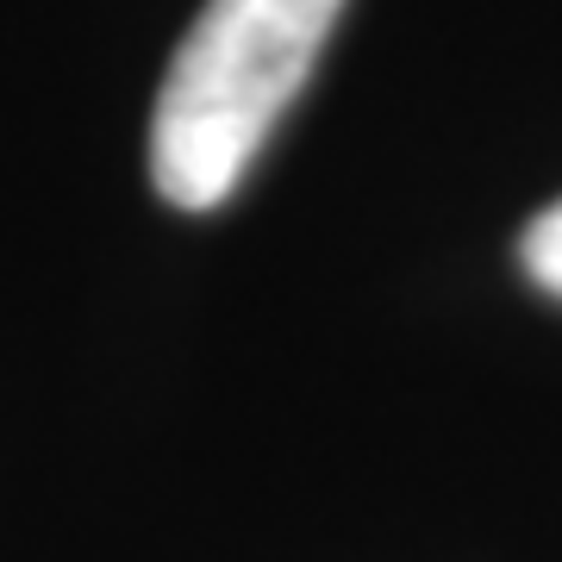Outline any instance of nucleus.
Returning a JSON list of instances; mask_svg holds the SVG:
<instances>
[{
	"mask_svg": "<svg viewBox=\"0 0 562 562\" xmlns=\"http://www.w3.org/2000/svg\"><path fill=\"white\" fill-rule=\"evenodd\" d=\"M338 13L344 0H206L150 113V181L162 201L206 213L238 188Z\"/></svg>",
	"mask_w": 562,
	"mask_h": 562,
	"instance_id": "obj_1",
	"label": "nucleus"
},
{
	"mask_svg": "<svg viewBox=\"0 0 562 562\" xmlns=\"http://www.w3.org/2000/svg\"><path fill=\"white\" fill-rule=\"evenodd\" d=\"M525 269H531L550 294H562V201L531 220V232H525Z\"/></svg>",
	"mask_w": 562,
	"mask_h": 562,
	"instance_id": "obj_2",
	"label": "nucleus"
}]
</instances>
